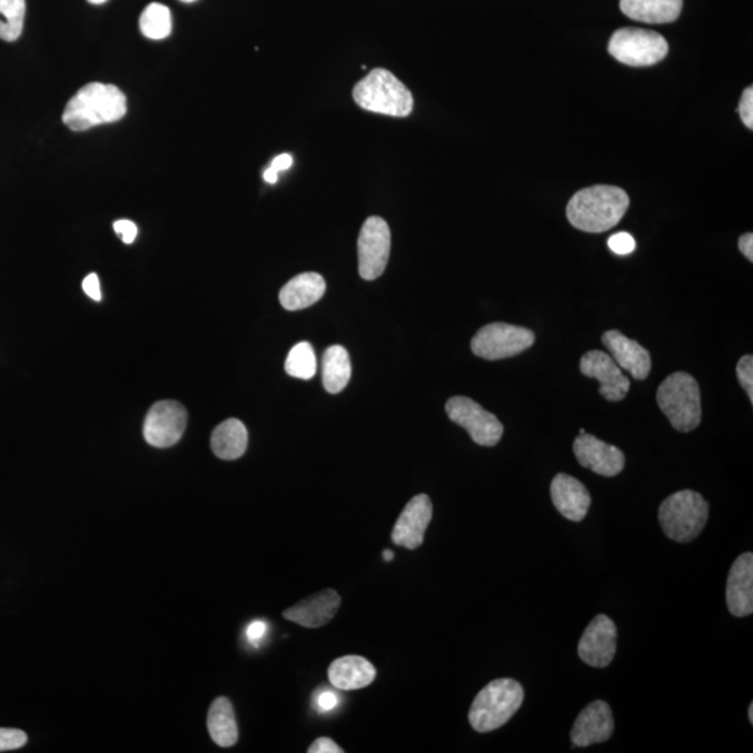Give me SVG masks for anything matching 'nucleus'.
<instances>
[{"label":"nucleus","instance_id":"f257e3e1","mask_svg":"<svg viewBox=\"0 0 753 753\" xmlns=\"http://www.w3.org/2000/svg\"><path fill=\"white\" fill-rule=\"evenodd\" d=\"M630 207L625 190L598 185L578 191L567 207L568 221L584 232L602 234L613 229Z\"/></svg>","mask_w":753,"mask_h":753},{"label":"nucleus","instance_id":"f03ea898","mask_svg":"<svg viewBox=\"0 0 753 753\" xmlns=\"http://www.w3.org/2000/svg\"><path fill=\"white\" fill-rule=\"evenodd\" d=\"M128 112V101L117 86L90 82L71 97L63 112V123L73 131H85L118 122Z\"/></svg>","mask_w":753,"mask_h":753},{"label":"nucleus","instance_id":"7ed1b4c3","mask_svg":"<svg viewBox=\"0 0 753 753\" xmlns=\"http://www.w3.org/2000/svg\"><path fill=\"white\" fill-rule=\"evenodd\" d=\"M354 100L366 111L406 118L414 111V96L392 71L374 69L354 88Z\"/></svg>","mask_w":753,"mask_h":753},{"label":"nucleus","instance_id":"20e7f679","mask_svg":"<svg viewBox=\"0 0 753 753\" xmlns=\"http://www.w3.org/2000/svg\"><path fill=\"white\" fill-rule=\"evenodd\" d=\"M525 692L518 681H492L475 697L469 711V723L477 733H491L503 727L524 703Z\"/></svg>","mask_w":753,"mask_h":753},{"label":"nucleus","instance_id":"39448f33","mask_svg":"<svg viewBox=\"0 0 753 753\" xmlns=\"http://www.w3.org/2000/svg\"><path fill=\"white\" fill-rule=\"evenodd\" d=\"M657 404L675 430H695L702 420L700 384L688 373H674L657 389Z\"/></svg>","mask_w":753,"mask_h":753},{"label":"nucleus","instance_id":"423d86ee","mask_svg":"<svg viewBox=\"0 0 753 753\" xmlns=\"http://www.w3.org/2000/svg\"><path fill=\"white\" fill-rule=\"evenodd\" d=\"M709 503L700 493L681 491L664 499L658 522L670 541L694 542L707 524Z\"/></svg>","mask_w":753,"mask_h":753},{"label":"nucleus","instance_id":"0eeeda50","mask_svg":"<svg viewBox=\"0 0 753 753\" xmlns=\"http://www.w3.org/2000/svg\"><path fill=\"white\" fill-rule=\"evenodd\" d=\"M608 52L621 63L643 68L666 58L668 43L657 32L626 27L614 32Z\"/></svg>","mask_w":753,"mask_h":753},{"label":"nucleus","instance_id":"6e6552de","mask_svg":"<svg viewBox=\"0 0 753 753\" xmlns=\"http://www.w3.org/2000/svg\"><path fill=\"white\" fill-rule=\"evenodd\" d=\"M535 339V334L525 327L493 323L476 333L472 350L486 360L508 359L529 349Z\"/></svg>","mask_w":753,"mask_h":753},{"label":"nucleus","instance_id":"1a4fd4ad","mask_svg":"<svg viewBox=\"0 0 753 753\" xmlns=\"http://www.w3.org/2000/svg\"><path fill=\"white\" fill-rule=\"evenodd\" d=\"M450 420L466 428L469 436L482 447H494L503 438L504 426L496 415L491 414L474 399L467 397L450 398L445 405Z\"/></svg>","mask_w":753,"mask_h":753},{"label":"nucleus","instance_id":"9d476101","mask_svg":"<svg viewBox=\"0 0 753 753\" xmlns=\"http://www.w3.org/2000/svg\"><path fill=\"white\" fill-rule=\"evenodd\" d=\"M392 251V230L380 217H370L363 224L357 255H359L360 277L366 280L380 278Z\"/></svg>","mask_w":753,"mask_h":753},{"label":"nucleus","instance_id":"9b49d317","mask_svg":"<svg viewBox=\"0 0 753 753\" xmlns=\"http://www.w3.org/2000/svg\"><path fill=\"white\" fill-rule=\"evenodd\" d=\"M187 410L176 400H161L152 406L145 420L146 442L156 448H169L184 437Z\"/></svg>","mask_w":753,"mask_h":753},{"label":"nucleus","instance_id":"f8f14e48","mask_svg":"<svg viewBox=\"0 0 753 753\" xmlns=\"http://www.w3.org/2000/svg\"><path fill=\"white\" fill-rule=\"evenodd\" d=\"M615 652H617V626L607 615H597L581 637L579 657L592 667L604 668L612 664Z\"/></svg>","mask_w":753,"mask_h":753},{"label":"nucleus","instance_id":"ddd939ff","mask_svg":"<svg viewBox=\"0 0 753 753\" xmlns=\"http://www.w3.org/2000/svg\"><path fill=\"white\" fill-rule=\"evenodd\" d=\"M581 373L586 377L595 378L601 383V393L610 403H620L630 392L631 382L625 377L623 368L614 361L613 357L602 350H591L581 359Z\"/></svg>","mask_w":753,"mask_h":753},{"label":"nucleus","instance_id":"4468645a","mask_svg":"<svg viewBox=\"0 0 753 753\" xmlns=\"http://www.w3.org/2000/svg\"><path fill=\"white\" fill-rule=\"evenodd\" d=\"M574 454L586 469L606 477L620 475L625 466L623 450L587 433L579 434L575 439Z\"/></svg>","mask_w":753,"mask_h":753},{"label":"nucleus","instance_id":"2eb2a0df","mask_svg":"<svg viewBox=\"0 0 753 753\" xmlns=\"http://www.w3.org/2000/svg\"><path fill=\"white\" fill-rule=\"evenodd\" d=\"M433 519V503L426 494H419L406 504L393 531V543L416 549L425 542V533Z\"/></svg>","mask_w":753,"mask_h":753},{"label":"nucleus","instance_id":"dca6fc26","mask_svg":"<svg viewBox=\"0 0 753 753\" xmlns=\"http://www.w3.org/2000/svg\"><path fill=\"white\" fill-rule=\"evenodd\" d=\"M614 717L612 707L604 701L589 703L576 717L571 740L576 747L602 744L612 739Z\"/></svg>","mask_w":753,"mask_h":753},{"label":"nucleus","instance_id":"f3484780","mask_svg":"<svg viewBox=\"0 0 753 753\" xmlns=\"http://www.w3.org/2000/svg\"><path fill=\"white\" fill-rule=\"evenodd\" d=\"M603 345L610 350L612 357L623 370L628 371L635 380H646L652 370V359L648 350L643 348L636 340L626 338L617 329L604 333Z\"/></svg>","mask_w":753,"mask_h":753},{"label":"nucleus","instance_id":"a211bd4d","mask_svg":"<svg viewBox=\"0 0 753 753\" xmlns=\"http://www.w3.org/2000/svg\"><path fill=\"white\" fill-rule=\"evenodd\" d=\"M340 607V596L337 591L327 589L305 598L295 606L285 610L284 618L293 621L305 628H321L333 621Z\"/></svg>","mask_w":753,"mask_h":753},{"label":"nucleus","instance_id":"6ab92c4d","mask_svg":"<svg viewBox=\"0 0 753 753\" xmlns=\"http://www.w3.org/2000/svg\"><path fill=\"white\" fill-rule=\"evenodd\" d=\"M727 607L734 617H747L753 613V554H741L730 569Z\"/></svg>","mask_w":753,"mask_h":753},{"label":"nucleus","instance_id":"aec40b11","mask_svg":"<svg viewBox=\"0 0 753 753\" xmlns=\"http://www.w3.org/2000/svg\"><path fill=\"white\" fill-rule=\"evenodd\" d=\"M549 493H552L554 507L561 515L573 522L585 519L592 498L579 480L573 476L559 474L554 477Z\"/></svg>","mask_w":753,"mask_h":753},{"label":"nucleus","instance_id":"412c9836","mask_svg":"<svg viewBox=\"0 0 753 753\" xmlns=\"http://www.w3.org/2000/svg\"><path fill=\"white\" fill-rule=\"evenodd\" d=\"M376 675V667L361 656L339 657L328 668L329 683L339 691L366 688L373 684Z\"/></svg>","mask_w":753,"mask_h":753},{"label":"nucleus","instance_id":"4be33fe9","mask_svg":"<svg viewBox=\"0 0 753 753\" xmlns=\"http://www.w3.org/2000/svg\"><path fill=\"white\" fill-rule=\"evenodd\" d=\"M326 280L320 274H300L280 289V305L289 311L304 310L317 304L326 294Z\"/></svg>","mask_w":753,"mask_h":753},{"label":"nucleus","instance_id":"5701e85b","mask_svg":"<svg viewBox=\"0 0 753 753\" xmlns=\"http://www.w3.org/2000/svg\"><path fill=\"white\" fill-rule=\"evenodd\" d=\"M621 10L632 20L647 24H667L677 20L683 0H621Z\"/></svg>","mask_w":753,"mask_h":753},{"label":"nucleus","instance_id":"b1692460","mask_svg":"<svg viewBox=\"0 0 753 753\" xmlns=\"http://www.w3.org/2000/svg\"><path fill=\"white\" fill-rule=\"evenodd\" d=\"M249 443L247 428L238 419H228L221 423L211 437V448L219 459L235 460L244 456Z\"/></svg>","mask_w":753,"mask_h":753},{"label":"nucleus","instance_id":"393cba45","mask_svg":"<svg viewBox=\"0 0 753 753\" xmlns=\"http://www.w3.org/2000/svg\"><path fill=\"white\" fill-rule=\"evenodd\" d=\"M207 725L211 739L217 745L230 747L238 742V723H236L232 703L228 697H218L212 702L210 712H208Z\"/></svg>","mask_w":753,"mask_h":753},{"label":"nucleus","instance_id":"a878e982","mask_svg":"<svg viewBox=\"0 0 753 753\" xmlns=\"http://www.w3.org/2000/svg\"><path fill=\"white\" fill-rule=\"evenodd\" d=\"M351 365L344 346H329L323 356V384L329 394H339L348 386Z\"/></svg>","mask_w":753,"mask_h":753},{"label":"nucleus","instance_id":"bb28decb","mask_svg":"<svg viewBox=\"0 0 753 753\" xmlns=\"http://www.w3.org/2000/svg\"><path fill=\"white\" fill-rule=\"evenodd\" d=\"M26 0H0V40L18 41L24 29Z\"/></svg>","mask_w":753,"mask_h":753},{"label":"nucleus","instance_id":"cd10ccee","mask_svg":"<svg viewBox=\"0 0 753 753\" xmlns=\"http://www.w3.org/2000/svg\"><path fill=\"white\" fill-rule=\"evenodd\" d=\"M142 36L150 40H164L172 32V14L161 3H150L140 16Z\"/></svg>","mask_w":753,"mask_h":753},{"label":"nucleus","instance_id":"c85d7f7f","mask_svg":"<svg viewBox=\"0 0 753 753\" xmlns=\"http://www.w3.org/2000/svg\"><path fill=\"white\" fill-rule=\"evenodd\" d=\"M285 371L300 380H311L316 376L317 359L315 349L309 343H300L290 349L285 361Z\"/></svg>","mask_w":753,"mask_h":753},{"label":"nucleus","instance_id":"c756f323","mask_svg":"<svg viewBox=\"0 0 753 753\" xmlns=\"http://www.w3.org/2000/svg\"><path fill=\"white\" fill-rule=\"evenodd\" d=\"M736 377L742 388L745 389L747 398L753 404V357L752 355L742 356L736 365Z\"/></svg>","mask_w":753,"mask_h":753},{"label":"nucleus","instance_id":"7c9ffc66","mask_svg":"<svg viewBox=\"0 0 753 753\" xmlns=\"http://www.w3.org/2000/svg\"><path fill=\"white\" fill-rule=\"evenodd\" d=\"M27 744L24 731L16 729H0V752L14 751Z\"/></svg>","mask_w":753,"mask_h":753},{"label":"nucleus","instance_id":"2f4dec72","mask_svg":"<svg viewBox=\"0 0 753 753\" xmlns=\"http://www.w3.org/2000/svg\"><path fill=\"white\" fill-rule=\"evenodd\" d=\"M608 247L615 255L626 256L631 255L632 251H635L636 241L630 234L620 232L613 235L612 238L608 239Z\"/></svg>","mask_w":753,"mask_h":753},{"label":"nucleus","instance_id":"473e14b6","mask_svg":"<svg viewBox=\"0 0 753 753\" xmlns=\"http://www.w3.org/2000/svg\"><path fill=\"white\" fill-rule=\"evenodd\" d=\"M740 115L742 122L746 126L747 129H753V88L747 87L744 93H742L740 102Z\"/></svg>","mask_w":753,"mask_h":753},{"label":"nucleus","instance_id":"72a5a7b5","mask_svg":"<svg viewBox=\"0 0 753 753\" xmlns=\"http://www.w3.org/2000/svg\"><path fill=\"white\" fill-rule=\"evenodd\" d=\"M113 229L115 232H117L120 238H122L123 244L126 245L133 244L137 238V234H139L137 225L133 221H129V219H119V221L113 224Z\"/></svg>","mask_w":753,"mask_h":753},{"label":"nucleus","instance_id":"f704fd0d","mask_svg":"<svg viewBox=\"0 0 753 753\" xmlns=\"http://www.w3.org/2000/svg\"><path fill=\"white\" fill-rule=\"evenodd\" d=\"M316 706L323 713L333 712L338 706L339 696L333 691L324 690L316 696Z\"/></svg>","mask_w":753,"mask_h":753},{"label":"nucleus","instance_id":"c9c22d12","mask_svg":"<svg viewBox=\"0 0 753 753\" xmlns=\"http://www.w3.org/2000/svg\"><path fill=\"white\" fill-rule=\"evenodd\" d=\"M309 753H343V747H339L331 739L327 736H320V739L313 742L309 750Z\"/></svg>","mask_w":753,"mask_h":753},{"label":"nucleus","instance_id":"e433bc0d","mask_svg":"<svg viewBox=\"0 0 753 753\" xmlns=\"http://www.w3.org/2000/svg\"><path fill=\"white\" fill-rule=\"evenodd\" d=\"M82 289L92 300H101L100 279H98L97 274L87 275L86 279L82 280Z\"/></svg>","mask_w":753,"mask_h":753},{"label":"nucleus","instance_id":"4c0bfd02","mask_svg":"<svg viewBox=\"0 0 753 753\" xmlns=\"http://www.w3.org/2000/svg\"><path fill=\"white\" fill-rule=\"evenodd\" d=\"M267 634V624L264 621H255L247 626L246 636L251 643H257Z\"/></svg>","mask_w":753,"mask_h":753},{"label":"nucleus","instance_id":"58836bf2","mask_svg":"<svg viewBox=\"0 0 753 753\" xmlns=\"http://www.w3.org/2000/svg\"><path fill=\"white\" fill-rule=\"evenodd\" d=\"M740 250L742 251V255H744L747 260L753 261V235L752 234H745L742 235L739 241Z\"/></svg>","mask_w":753,"mask_h":753},{"label":"nucleus","instance_id":"ea45409f","mask_svg":"<svg viewBox=\"0 0 753 753\" xmlns=\"http://www.w3.org/2000/svg\"><path fill=\"white\" fill-rule=\"evenodd\" d=\"M294 158L289 153H280L277 158L274 159L271 168L280 172V170H287L293 167Z\"/></svg>","mask_w":753,"mask_h":753},{"label":"nucleus","instance_id":"a19ab883","mask_svg":"<svg viewBox=\"0 0 753 753\" xmlns=\"http://www.w3.org/2000/svg\"><path fill=\"white\" fill-rule=\"evenodd\" d=\"M278 174L277 170L273 168H268L266 172H264V180L268 181V184H277L278 181Z\"/></svg>","mask_w":753,"mask_h":753},{"label":"nucleus","instance_id":"79ce46f5","mask_svg":"<svg viewBox=\"0 0 753 753\" xmlns=\"http://www.w3.org/2000/svg\"><path fill=\"white\" fill-rule=\"evenodd\" d=\"M383 555H384V559H386V561H393V558H394V553L392 552V549H386V552H384Z\"/></svg>","mask_w":753,"mask_h":753},{"label":"nucleus","instance_id":"37998d69","mask_svg":"<svg viewBox=\"0 0 753 753\" xmlns=\"http://www.w3.org/2000/svg\"><path fill=\"white\" fill-rule=\"evenodd\" d=\"M747 716H750V722L753 723V703L750 705V711H747Z\"/></svg>","mask_w":753,"mask_h":753},{"label":"nucleus","instance_id":"c03bdc74","mask_svg":"<svg viewBox=\"0 0 753 753\" xmlns=\"http://www.w3.org/2000/svg\"><path fill=\"white\" fill-rule=\"evenodd\" d=\"M91 4H102L108 2V0H88Z\"/></svg>","mask_w":753,"mask_h":753},{"label":"nucleus","instance_id":"a18cd8bd","mask_svg":"<svg viewBox=\"0 0 753 753\" xmlns=\"http://www.w3.org/2000/svg\"><path fill=\"white\" fill-rule=\"evenodd\" d=\"M180 2H184V3H194V2H196V0H180Z\"/></svg>","mask_w":753,"mask_h":753}]
</instances>
